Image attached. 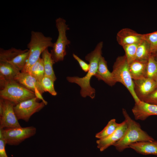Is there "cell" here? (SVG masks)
<instances>
[{
    "instance_id": "1",
    "label": "cell",
    "mask_w": 157,
    "mask_h": 157,
    "mask_svg": "<svg viewBox=\"0 0 157 157\" xmlns=\"http://www.w3.org/2000/svg\"><path fill=\"white\" fill-rule=\"evenodd\" d=\"M103 44L102 41L98 43L94 49L85 56V59L89 62L90 67L85 76L81 78L77 76L67 77L68 81L76 83L80 87V94L83 97L89 96L92 99L95 97V90L91 86L90 81L97 72L99 61L102 56Z\"/></svg>"
},
{
    "instance_id": "2",
    "label": "cell",
    "mask_w": 157,
    "mask_h": 157,
    "mask_svg": "<svg viewBox=\"0 0 157 157\" xmlns=\"http://www.w3.org/2000/svg\"><path fill=\"white\" fill-rule=\"evenodd\" d=\"M122 114L126 121L127 129L123 138L113 146L118 151L122 152L131 144L138 142L154 140L147 132L142 130L140 124L130 117L126 110L122 109Z\"/></svg>"
},
{
    "instance_id": "3",
    "label": "cell",
    "mask_w": 157,
    "mask_h": 157,
    "mask_svg": "<svg viewBox=\"0 0 157 157\" xmlns=\"http://www.w3.org/2000/svg\"><path fill=\"white\" fill-rule=\"evenodd\" d=\"M52 38L45 36L42 32L32 31L31 39L27 45L29 55L26 65L22 72H27L30 67L40 58L44 51L49 47H52Z\"/></svg>"
},
{
    "instance_id": "4",
    "label": "cell",
    "mask_w": 157,
    "mask_h": 157,
    "mask_svg": "<svg viewBox=\"0 0 157 157\" xmlns=\"http://www.w3.org/2000/svg\"><path fill=\"white\" fill-rule=\"evenodd\" d=\"M0 98L9 101L15 105L36 97L34 92L25 88L14 80L0 81Z\"/></svg>"
},
{
    "instance_id": "5",
    "label": "cell",
    "mask_w": 157,
    "mask_h": 157,
    "mask_svg": "<svg viewBox=\"0 0 157 157\" xmlns=\"http://www.w3.org/2000/svg\"><path fill=\"white\" fill-rule=\"evenodd\" d=\"M112 73L115 82L121 83L126 88L135 103L140 101L135 92L133 80L130 72L129 64L125 55L117 58L113 65Z\"/></svg>"
},
{
    "instance_id": "6",
    "label": "cell",
    "mask_w": 157,
    "mask_h": 157,
    "mask_svg": "<svg viewBox=\"0 0 157 157\" xmlns=\"http://www.w3.org/2000/svg\"><path fill=\"white\" fill-rule=\"evenodd\" d=\"M56 23L58 35L50 52L55 63L64 60L66 55V47L70 44L66 36V31L69 28L65 20L59 17L56 19Z\"/></svg>"
},
{
    "instance_id": "7",
    "label": "cell",
    "mask_w": 157,
    "mask_h": 157,
    "mask_svg": "<svg viewBox=\"0 0 157 157\" xmlns=\"http://www.w3.org/2000/svg\"><path fill=\"white\" fill-rule=\"evenodd\" d=\"M36 131L33 126L0 129V139L4 140L6 144L17 145L34 135Z\"/></svg>"
},
{
    "instance_id": "8",
    "label": "cell",
    "mask_w": 157,
    "mask_h": 157,
    "mask_svg": "<svg viewBox=\"0 0 157 157\" xmlns=\"http://www.w3.org/2000/svg\"><path fill=\"white\" fill-rule=\"evenodd\" d=\"M36 97L23 101L14 106V110L18 120L27 122L31 116L42 109L45 105L43 102H38Z\"/></svg>"
},
{
    "instance_id": "9",
    "label": "cell",
    "mask_w": 157,
    "mask_h": 157,
    "mask_svg": "<svg viewBox=\"0 0 157 157\" xmlns=\"http://www.w3.org/2000/svg\"><path fill=\"white\" fill-rule=\"evenodd\" d=\"M3 111L0 116V129L21 127L14 110L15 105L9 101L0 98Z\"/></svg>"
},
{
    "instance_id": "10",
    "label": "cell",
    "mask_w": 157,
    "mask_h": 157,
    "mask_svg": "<svg viewBox=\"0 0 157 157\" xmlns=\"http://www.w3.org/2000/svg\"><path fill=\"white\" fill-rule=\"evenodd\" d=\"M133 82L135 92L141 101L157 88V82L150 78L144 77Z\"/></svg>"
},
{
    "instance_id": "11",
    "label": "cell",
    "mask_w": 157,
    "mask_h": 157,
    "mask_svg": "<svg viewBox=\"0 0 157 157\" xmlns=\"http://www.w3.org/2000/svg\"><path fill=\"white\" fill-rule=\"evenodd\" d=\"M127 129L126 121L122 122L121 125L112 134L103 139L98 140L96 141L97 147L101 151H103L111 145L121 140L124 136Z\"/></svg>"
},
{
    "instance_id": "12",
    "label": "cell",
    "mask_w": 157,
    "mask_h": 157,
    "mask_svg": "<svg viewBox=\"0 0 157 157\" xmlns=\"http://www.w3.org/2000/svg\"><path fill=\"white\" fill-rule=\"evenodd\" d=\"M132 110L135 119L143 121L150 116L157 115V106L140 101L135 103Z\"/></svg>"
},
{
    "instance_id": "13",
    "label": "cell",
    "mask_w": 157,
    "mask_h": 157,
    "mask_svg": "<svg viewBox=\"0 0 157 157\" xmlns=\"http://www.w3.org/2000/svg\"><path fill=\"white\" fill-rule=\"evenodd\" d=\"M116 39L118 43L122 47L127 44L138 43L143 40L142 34L128 28H123L118 31L117 34Z\"/></svg>"
},
{
    "instance_id": "14",
    "label": "cell",
    "mask_w": 157,
    "mask_h": 157,
    "mask_svg": "<svg viewBox=\"0 0 157 157\" xmlns=\"http://www.w3.org/2000/svg\"><path fill=\"white\" fill-rule=\"evenodd\" d=\"M14 80L34 92L36 90H38L41 94L44 92L40 83L28 73L20 72Z\"/></svg>"
},
{
    "instance_id": "15",
    "label": "cell",
    "mask_w": 157,
    "mask_h": 157,
    "mask_svg": "<svg viewBox=\"0 0 157 157\" xmlns=\"http://www.w3.org/2000/svg\"><path fill=\"white\" fill-rule=\"evenodd\" d=\"M94 76L99 81L102 80L111 86L114 85L116 83L112 72L108 69L107 61L102 56L100 58L97 71Z\"/></svg>"
},
{
    "instance_id": "16",
    "label": "cell",
    "mask_w": 157,
    "mask_h": 157,
    "mask_svg": "<svg viewBox=\"0 0 157 157\" xmlns=\"http://www.w3.org/2000/svg\"><path fill=\"white\" fill-rule=\"evenodd\" d=\"M129 148L141 154H151L157 156V140L136 142L130 145Z\"/></svg>"
},
{
    "instance_id": "17",
    "label": "cell",
    "mask_w": 157,
    "mask_h": 157,
    "mask_svg": "<svg viewBox=\"0 0 157 157\" xmlns=\"http://www.w3.org/2000/svg\"><path fill=\"white\" fill-rule=\"evenodd\" d=\"M147 61L135 60L129 64V68L133 80L145 77Z\"/></svg>"
},
{
    "instance_id": "18",
    "label": "cell",
    "mask_w": 157,
    "mask_h": 157,
    "mask_svg": "<svg viewBox=\"0 0 157 157\" xmlns=\"http://www.w3.org/2000/svg\"><path fill=\"white\" fill-rule=\"evenodd\" d=\"M20 72L8 62H0V81L14 80Z\"/></svg>"
},
{
    "instance_id": "19",
    "label": "cell",
    "mask_w": 157,
    "mask_h": 157,
    "mask_svg": "<svg viewBox=\"0 0 157 157\" xmlns=\"http://www.w3.org/2000/svg\"><path fill=\"white\" fill-rule=\"evenodd\" d=\"M42 57L44 62L45 76L50 78L54 81H55L56 77L53 68V65L55 63L48 49H46L42 52Z\"/></svg>"
},
{
    "instance_id": "20",
    "label": "cell",
    "mask_w": 157,
    "mask_h": 157,
    "mask_svg": "<svg viewBox=\"0 0 157 157\" xmlns=\"http://www.w3.org/2000/svg\"><path fill=\"white\" fill-rule=\"evenodd\" d=\"M28 73L40 83L41 80L45 76V71L42 58H39L30 67Z\"/></svg>"
},
{
    "instance_id": "21",
    "label": "cell",
    "mask_w": 157,
    "mask_h": 157,
    "mask_svg": "<svg viewBox=\"0 0 157 157\" xmlns=\"http://www.w3.org/2000/svg\"><path fill=\"white\" fill-rule=\"evenodd\" d=\"M122 124V122L117 123L115 119L110 120L102 131L96 134V138L101 140L108 137L114 132Z\"/></svg>"
},
{
    "instance_id": "22",
    "label": "cell",
    "mask_w": 157,
    "mask_h": 157,
    "mask_svg": "<svg viewBox=\"0 0 157 157\" xmlns=\"http://www.w3.org/2000/svg\"><path fill=\"white\" fill-rule=\"evenodd\" d=\"M28 49L22 50L14 47L7 50L0 48V62H8L18 55L28 51Z\"/></svg>"
},
{
    "instance_id": "23",
    "label": "cell",
    "mask_w": 157,
    "mask_h": 157,
    "mask_svg": "<svg viewBox=\"0 0 157 157\" xmlns=\"http://www.w3.org/2000/svg\"><path fill=\"white\" fill-rule=\"evenodd\" d=\"M145 77L156 81L157 78V60L155 55L150 54L147 63Z\"/></svg>"
},
{
    "instance_id": "24",
    "label": "cell",
    "mask_w": 157,
    "mask_h": 157,
    "mask_svg": "<svg viewBox=\"0 0 157 157\" xmlns=\"http://www.w3.org/2000/svg\"><path fill=\"white\" fill-rule=\"evenodd\" d=\"M150 54L149 47L148 44L145 40H142L138 45L135 60L147 61Z\"/></svg>"
},
{
    "instance_id": "25",
    "label": "cell",
    "mask_w": 157,
    "mask_h": 157,
    "mask_svg": "<svg viewBox=\"0 0 157 157\" xmlns=\"http://www.w3.org/2000/svg\"><path fill=\"white\" fill-rule=\"evenodd\" d=\"M29 55L28 50L21 53L8 62L17 70L21 72L25 66Z\"/></svg>"
},
{
    "instance_id": "26",
    "label": "cell",
    "mask_w": 157,
    "mask_h": 157,
    "mask_svg": "<svg viewBox=\"0 0 157 157\" xmlns=\"http://www.w3.org/2000/svg\"><path fill=\"white\" fill-rule=\"evenodd\" d=\"M143 40L148 44L150 54H155L157 53V31L152 33L142 34Z\"/></svg>"
},
{
    "instance_id": "27",
    "label": "cell",
    "mask_w": 157,
    "mask_h": 157,
    "mask_svg": "<svg viewBox=\"0 0 157 157\" xmlns=\"http://www.w3.org/2000/svg\"><path fill=\"white\" fill-rule=\"evenodd\" d=\"M139 44H127L122 47L125 51V55L129 64L135 59L136 52Z\"/></svg>"
},
{
    "instance_id": "28",
    "label": "cell",
    "mask_w": 157,
    "mask_h": 157,
    "mask_svg": "<svg viewBox=\"0 0 157 157\" xmlns=\"http://www.w3.org/2000/svg\"><path fill=\"white\" fill-rule=\"evenodd\" d=\"M54 81L50 78L44 76L41 80L40 83L44 92H47L53 96L57 94L54 86Z\"/></svg>"
},
{
    "instance_id": "29",
    "label": "cell",
    "mask_w": 157,
    "mask_h": 157,
    "mask_svg": "<svg viewBox=\"0 0 157 157\" xmlns=\"http://www.w3.org/2000/svg\"><path fill=\"white\" fill-rule=\"evenodd\" d=\"M142 101L157 106V88L146 97Z\"/></svg>"
},
{
    "instance_id": "30",
    "label": "cell",
    "mask_w": 157,
    "mask_h": 157,
    "mask_svg": "<svg viewBox=\"0 0 157 157\" xmlns=\"http://www.w3.org/2000/svg\"><path fill=\"white\" fill-rule=\"evenodd\" d=\"M73 58L77 61L81 69L85 72H87L90 67V65L81 59L74 53L72 54Z\"/></svg>"
},
{
    "instance_id": "31",
    "label": "cell",
    "mask_w": 157,
    "mask_h": 157,
    "mask_svg": "<svg viewBox=\"0 0 157 157\" xmlns=\"http://www.w3.org/2000/svg\"><path fill=\"white\" fill-rule=\"evenodd\" d=\"M6 144L3 139H0V157H8L5 150V146Z\"/></svg>"
},
{
    "instance_id": "32",
    "label": "cell",
    "mask_w": 157,
    "mask_h": 157,
    "mask_svg": "<svg viewBox=\"0 0 157 157\" xmlns=\"http://www.w3.org/2000/svg\"><path fill=\"white\" fill-rule=\"evenodd\" d=\"M154 54L155 55L156 59L157 60V53H156ZM156 81L157 83V78H156Z\"/></svg>"
}]
</instances>
